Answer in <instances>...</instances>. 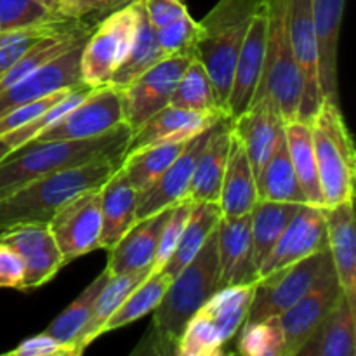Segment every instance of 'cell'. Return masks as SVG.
Masks as SVG:
<instances>
[{
    "mask_svg": "<svg viewBox=\"0 0 356 356\" xmlns=\"http://www.w3.org/2000/svg\"><path fill=\"white\" fill-rule=\"evenodd\" d=\"M132 129L125 122L86 139L28 143L0 160V198L23 184L99 159H124Z\"/></svg>",
    "mask_w": 356,
    "mask_h": 356,
    "instance_id": "6da1fadb",
    "label": "cell"
},
{
    "mask_svg": "<svg viewBox=\"0 0 356 356\" xmlns=\"http://www.w3.org/2000/svg\"><path fill=\"white\" fill-rule=\"evenodd\" d=\"M218 232L214 229L197 256L172 278L162 301L152 312V332L143 341L148 353L176 355L184 327L218 291Z\"/></svg>",
    "mask_w": 356,
    "mask_h": 356,
    "instance_id": "7a4b0ae2",
    "label": "cell"
},
{
    "mask_svg": "<svg viewBox=\"0 0 356 356\" xmlns=\"http://www.w3.org/2000/svg\"><path fill=\"white\" fill-rule=\"evenodd\" d=\"M124 159H99L72 169L37 177L0 198V233L24 222H47L65 202L99 188Z\"/></svg>",
    "mask_w": 356,
    "mask_h": 356,
    "instance_id": "3957f363",
    "label": "cell"
},
{
    "mask_svg": "<svg viewBox=\"0 0 356 356\" xmlns=\"http://www.w3.org/2000/svg\"><path fill=\"white\" fill-rule=\"evenodd\" d=\"M263 0H219L200 24L195 58L211 76L218 108L228 117V97L236 58L252 16Z\"/></svg>",
    "mask_w": 356,
    "mask_h": 356,
    "instance_id": "277c9868",
    "label": "cell"
},
{
    "mask_svg": "<svg viewBox=\"0 0 356 356\" xmlns=\"http://www.w3.org/2000/svg\"><path fill=\"white\" fill-rule=\"evenodd\" d=\"M309 127L325 207L355 200L356 152L339 104L322 101Z\"/></svg>",
    "mask_w": 356,
    "mask_h": 356,
    "instance_id": "5b68a950",
    "label": "cell"
},
{
    "mask_svg": "<svg viewBox=\"0 0 356 356\" xmlns=\"http://www.w3.org/2000/svg\"><path fill=\"white\" fill-rule=\"evenodd\" d=\"M256 284L218 289L186 323L176 355L218 356L225 353L226 344L245 323Z\"/></svg>",
    "mask_w": 356,
    "mask_h": 356,
    "instance_id": "8992f818",
    "label": "cell"
},
{
    "mask_svg": "<svg viewBox=\"0 0 356 356\" xmlns=\"http://www.w3.org/2000/svg\"><path fill=\"white\" fill-rule=\"evenodd\" d=\"M268 10L266 52L256 97L270 94L285 122L299 118L302 79L289 38V0H264Z\"/></svg>",
    "mask_w": 356,
    "mask_h": 356,
    "instance_id": "52a82bcc",
    "label": "cell"
},
{
    "mask_svg": "<svg viewBox=\"0 0 356 356\" xmlns=\"http://www.w3.org/2000/svg\"><path fill=\"white\" fill-rule=\"evenodd\" d=\"M138 28V0L101 17L80 54V80L89 87L106 86L127 58Z\"/></svg>",
    "mask_w": 356,
    "mask_h": 356,
    "instance_id": "ba28073f",
    "label": "cell"
},
{
    "mask_svg": "<svg viewBox=\"0 0 356 356\" xmlns=\"http://www.w3.org/2000/svg\"><path fill=\"white\" fill-rule=\"evenodd\" d=\"M343 298V289L337 280L330 254L327 252L318 277L313 282L309 291L299 301L280 315L284 330V356H298L299 350L318 329L334 306Z\"/></svg>",
    "mask_w": 356,
    "mask_h": 356,
    "instance_id": "9c48e42d",
    "label": "cell"
},
{
    "mask_svg": "<svg viewBox=\"0 0 356 356\" xmlns=\"http://www.w3.org/2000/svg\"><path fill=\"white\" fill-rule=\"evenodd\" d=\"M47 225L65 264L99 249L101 186L70 198Z\"/></svg>",
    "mask_w": 356,
    "mask_h": 356,
    "instance_id": "30bf717a",
    "label": "cell"
},
{
    "mask_svg": "<svg viewBox=\"0 0 356 356\" xmlns=\"http://www.w3.org/2000/svg\"><path fill=\"white\" fill-rule=\"evenodd\" d=\"M193 58L191 54L165 56L127 86L120 87L124 122L132 132L169 104L184 68Z\"/></svg>",
    "mask_w": 356,
    "mask_h": 356,
    "instance_id": "8fae6325",
    "label": "cell"
},
{
    "mask_svg": "<svg viewBox=\"0 0 356 356\" xmlns=\"http://www.w3.org/2000/svg\"><path fill=\"white\" fill-rule=\"evenodd\" d=\"M124 122L122 92L118 87H92L86 97L68 111L61 120L37 136L30 143L63 141V139H86L111 131Z\"/></svg>",
    "mask_w": 356,
    "mask_h": 356,
    "instance_id": "7c38bea8",
    "label": "cell"
},
{
    "mask_svg": "<svg viewBox=\"0 0 356 356\" xmlns=\"http://www.w3.org/2000/svg\"><path fill=\"white\" fill-rule=\"evenodd\" d=\"M329 249L312 254L298 263L261 277L256 284L252 305L245 322L280 316L302 298L318 277Z\"/></svg>",
    "mask_w": 356,
    "mask_h": 356,
    "instance_id": "4fadbf2b",
    "label": "cell"
},
{
    "mask_svg": "<svg viewBox=\"0 0 356 356\" xmlns=\"http://www.w3.org/2000/svg\"><path fill=\"white\" fill-rule=\"evenodd\" d=\"M287 24L292 54L302 79L299 120L309 122V118L322 104L318 83V49H316L312 0H289Z\"/></svg>",
    "mask_w": 356,
    "mask_h": 356,
    "instance_id": "5bb4252c",
    "label": "cell"
},
{
    "mask_svg": "<svg viewBox=\"0 0 356 356\" xmlns=\"http://www.w3.org/2000/svg\"><path fill=\"white\" fill-rule=\"evenodd\" d=\"M325 249H329V238L323 207L302 204L257 271V280Z\"/></svg>",
    "mask_w": 356,
    "mask_h": 356,
    "instance_id": "9a60e30c",
    "label": "cell"
},
{
    "mask_svg": "<svg viewBox=\"0 0 356 356\" xmlns=\"http://www.w3.org/2000/svg\"><path fill=\"white\" fill-rule=\"evenodd\" d=\"M0 242L9 243L23 257V291L42 287L65 266L47 222H24L13 226L0 233Z\"/></svg>",
    "mask_w": 356,
    "mask_h": 356,
    "instance_id": "2e32d148",
    "label": "cell"
},
{
    "mask_svg": "<svg viewBox=\"0 0 356 356\" xmlns=\"http://www.w3.org/2000/svg\"><path fill=\"white\" fill-rule=\"evenodd\" d=\"M266 28L268 10L266 2H261L259 9L252 16L243 44L236 58L235 73H233L232 90L228 97V117L236 118L249 110L256 97L266 52Z\"/></svg>",
    "mask_w": 356,
    "mask_h": 356,
    "instance_id": "e0dca14e",
    "label": "cell"
},
{
    "mask_svg": "<svg viewBox=\"0 0 356 356\" xmlns=\"http://www.w3.org/2000/svg\"><path fill=\"white\" fill-rule=\"evenodd\" d=\"M86 40L73 45L52 61L45 63L23 80L0 92V117L13 108L26 104L30 101L44 97L56 90L79 86L80 80V54Z\"/></svg>",
    "mask_w": 356,
    "mask_h": 356,
    "instance_id": "ac0fdd59",
    "label": "cell"
},
{
    "mask_svg": "<svg viewBox=\"0 0 356 356\" xmlns=\"http://www.w3.org/2000/svg\"><path fill=\"white\" fill-rule=\"evenodd\" d=\"M233 120V136L245 148L254 176L261 172L263 165L273 153L278 136L284 132L285 120L280 108L270 94L254 97L249 110Z\"/></svg>",
    "mask_w": 356,
    "mask_h": 356,
    "instance_id": "d6986e66",
    "label": "cell"
},
{
    "mask_svg": "<svg viewBox=\"0 0 356 356\" xmlns=\"http://www.w3.org/2000/svg\"><path fill=\"white\" fill-rule=\"evenodd\" d=\"M216 232L219 261L218 289L256 284L257 270L254 264L250 212L236 218L221 216Z\"/></svg>",
    "mask_w": 356,
    "mask_h": 356,
    "instance_id": "ffe728a7",
    "label": "cell"
},
{
    "mask_svg": "<svg viewBox=\"0 0 356 356\" xmlns=\"http://www.w3.org/2000/svg\"><path fill=\"white\" fill-rule=\"evenodd\" d=\"M211 129L191 138L183 148V152L177 155V159L167 167L165 172L141 195L138 209H136V221L149 218V216L156 214L163 209L174 207L181 200L188 198L195 163H197L200 152L204 149Z\"/></svg>",
    "mask_w": 356,
    "mask_h": 356,
    "instance_id": "44dd1931",
    "label": "cell"
},
{
    "mask_svg": "<svg viewBox=\"0 0 356 356\" xmlns=\"http://www.w3.org/2000/svg\"><path fill=\"white\" fill-rule=\"evenodd\" d=\"M225 117L226 115L219 111L218 113H198V111L183 110V108L167 104L132 132L125 155L159 145V143L188 141L200 132L211 129Z\"/></svg>",
    "mask_w": 356,
    "mask_h": 356,
    "instance_id": "7402d4cb",
    "label": "cell"
},
{
    "mask_svg": "<svg viewBox=\"0 0 356 356\" xmlns=\"http://www.w3.org/2000/svg\"><path fill=\"white\" fill-rule=\"evenodd\" d=\"M346 0H312L318 49V83L322 101L339 104L337 89V47Z\"/></svg>",
    "mask_w": 356,
    "mask_h": 356,
    "instance_id": "603a6c76",
    "label": "cell"
},
{
    "mask_svg": "<svg viewBox=\"0 0 356 356\" xmlns=\"http://www.w3.org/2000/svg\"><path fill=\"white\" fill-rule=\"evenodd\" d=\"M172 207L163 209L149 218L136 221L134 226L108 250V264L104 270L113 275L152 270L160 233Z\"/></svg>",
    "mask_w": 356,
    "mask_h": 356,
    "instance_id": "cb8c5ba5",
    "label": "cell"
},
{
    "mask_svg": "<svg viewBox=\"0 0 356 356\" xmlns=\"http://www.w3.org/2000/svg\"><path fill=\"white\" fill-rule=\"evenodd\" d=\"M355 200L323 207L327 222L329 254L339 280L343 296L356 306V226Z\"/></svg>",
    "mask_w": 356,
    "mask_h": 356,
    "instance_id": "d4e9b609",
    "label": "cell"
},
{
    "mask_svg": "<svg viewBox=\"0 0 356 356\" xmlns=\"http://www.w3.org/2000/svg\"><path fill=\"white\" fill-rule=\"evenodd\" d=\"M232 125L233 120L229 117L221 118L218 124L212 125L204 149L195 163L188 200L212 202V204L219 202L229 146H232Z\"/></svg>",
    "mask_w": 356,
    "mask_h": 356,
    "instance_id": "484cf974",
    "label": "cell"
},
{
    "mask_svg": "<svg viewBox=\"0 0 356 356\" xmlns=\"http://www.w3.org/2000/svg\"><path fill=\"white\" fill-rule=\"evenodd\" d=\"M139 198V191L118 167L101 186L99 249L110 250L134 226Z\"/></svg>",
    "mask_w": 356,
    "mask_h": 356,
    "instance_id": "4316f807",
    "label": "cell"
},
{
    "mask_svg": "<svg viewBox=\"0 0 356 356\" xmlns=\"http://www.w3.org/2000/svg\"><path fill=\"white\" fill-rule=\"evenodd\" d=\"M218 204L221 209V216H226V218L249 214L257 204L256 176L252 172L245 148L235 136H232V146H229Z\"/></svg>",
    "mask_w": 356,
    "mask_h": 356,
    "instance_id": "83f0119b",
    "label": "cell"
},
{
    "mask_svg": "<svg viewBox=\"0 0 356 356\" xmlns=\"http://www.w3.org/2000/svg\"><path fill=\"white\" fill-rule=\"evenodd\" d=\"M356 355V306L341 298L332 312L323 318L298 356H355Z\"/></svg>",
    "mask_w": 356,
    "mask_h": 356,
    "instance_id": "f1b7e54d",
    "label": "cell"
},
{
    "mask_svg": "<svg viewBox=\"0 0 356 356\" xmlns=\"http://www.w3.org/2000/svg\"><path fill=\"white\" fill-rule=\"evenodd\" d=\"M149 273H152V270H139L124 275H113V277L108 278V282L103 285V289L97 294L96 301H94L92 312H90L86 327H83L80 336L73 343V356L82 355L87 346H90L97 337L103 336V327L108 322V318L117 312V308L124 302V299Z\"/></svg>",
    "mask_w": 356,
    "mask_h": 356,
    "instance_id": "f546056e",
    "label": "cell"
},
{
    "mask_svg": "<svg viewBox=\"0 0 356 356\" xmlns=\"http://www.w3.org/2000/svg\"><path fill=\"white\" fill-rule=\"evenodd\" d=\"M257 200L270 202H291V204H306L305 193L301 190L291 155H289L287 139L284 132L278 136L273 153L261 172L256 177Z\"/></svg>",
    "mask_w": 356,
    "mask_h": 356,
    "instance_id": "4dcf8cb0",
    "label": "cell"
},
{
    "mask_svg": "<svg viewBox=\"0 0 356 356\" xmlns=\"http://www.w3.org/2000/svg\"><path fill=\"white\" fill-rule=\"evenodd\" d=\"M285 139H287L289 155H291L296 176L305 193L306 204L325 207L309 122L299 120V118L285 122Z\"/></svg>",
    "mask_w": 356,
    "mask_h": 356,
    "instance_id": "1f68e13d",
    "label": "cell"
},
{
    "mask_svg": "<svg viewBox=\"0 0 356 356\" xmlns=\"http://www.w3.org/2000/svg\"><path fill=\"white\" fill-rule=\"evenodd\" d=\"M302 204L291 202L257 200L250 212V232H252V252L256 270L263 266L266 257L277 245L278 238L287 228L291 219Z\"/></svg>",
    "mask_w": 356,
    "mask_h": 356,
    "instance_id": "d6a6232c",
    "label": "cell"
},
{
    "mask_svg": "<svg viewBox=\"0 0 356 356\" xmlns=\"http://www.w3.org/2000/svg\"><path fill=\"white\" fill-rule=\"evenodd\" d=\"M219 218H221L219 204H212V202H193L191 204L190 218H188L186 225H184L179 243H177L176 250L172 252L170 259L167 261L165 266L160 271H165L172 278L176 277L197 256V252L202 249L205 240L209 238V235L218 226Z\"/></svg>",
    "mask_w": 356,
    "mask_h": 356,
    "instance_id": "836d02e7",
    "label": "cell"
},
{
    "mask_svg": "<svg viewBox=\"0 0 356 356\" xmlns=\"http://www.w3.org/2000/svg\"><path fill=\"white\" fill-rule=\"evenodd\" d=\"M163 58H165V54L156 42L155 28L149 23L145 3H143V0H138V28H136L134 40L129 49L127 58L113 73L110 83L120 89Z\"/></svg>",
    "mask_w": 356,
    "mask_h": 356,
    "instance_id": "e575fe53",
    "label": "cell"
},
{
    "mask_svg": "<svg viewBox=\"0 0 356 356\" xmlns=\"http://www.w3.org/2000/svg\"><path fill=\"white\" fill-rule=\"evenodd\" d=\"M188 141L159 143V145L148 146V148L124 156L120 167L132 186L139 191V195L145 193L165 172L167 167L177 159Z\"/></svg>",
    "mask_w": 356,
    "mask_h": 356,
    "instance_id": "d590c367",
    "label": "cell"
},
{
    "mask_svg": "<svg viewBox=\"0 0 356 356\" xmlns=\"http://www.w3.org/2000/svg\"><path fill=\"white\" fill-rule=\"evenodd\" d=\"M170 282H172V277L167 275L165 271H152L124 299V302L118 306L117 312L108 318V322L103 327V334L122 329V327L129 325V323L136 322V320L143 318L145 315L152 313L156 308V305L162 301Z\"/></svg>",
    "mask_w": 356,
    "mask_h": 356,
    "instance_id": "8d00e7d4",
    "label": "cell"
},
{
    "mask_svg": "<svg viewBox=\"0 0 356 356\" xmlns=\"http://www.w3.org/2000/svg\"><path fill=\"white\" fill-rule=\"evenodd\" d=\"M169 104L198 113H222L216 103L211 76L197 58L191 59L190 65L184 68Z\"/></svg>",
    "mask_w": 356,
    "mask_h": 356,
    "instance_id": "74e56055",
    "label": "cell"
},
{
    "mask_svg": "<svg viewBox=\"0 0 356 356\" xmlns=\"http://www.w3.org/2000/svg\"><path fill=\"white\" fill-rule=\"evenodd\" d=\"M110 273L106 270L101 271L89 285L82 291V294L58 316L51 322V325L45 329V332L49 336L56 337L59 343L66 344V346L72 348L73 351V343L76 341V337L80 336V332L86 327L87 320H89L90 312H92L94 301H96L97 294L103 289V285L106 284Z\"/></svg>",
    "mask_w": 356,
    "mask_h": 356,
    "instance_id": "f35d334b",
    "label": "cell"
},
{
    "mask_svg": "<svg viewBox=\"0 0 356 356\" xmlns=\"http://www.w3.org/2000/svg\"><path fill=\"white\" fill-rule=\"evenodd\" d=\"M236 350L243 356H284L280 316L243 323L238 330Z\"/></svg>",
    "mask_w": 356,
    "mask_h": 356,
    "instance_id": "ab89813d",
    "label": "cell"
},
{
    "mask_svg": "<svg viewBox=\"0 0 356 356\" xmlns=\"http://www.w3.org/2000/svg\"><path fill=\"white\" fill-rule=\"evenodd\" d=\"M92 89V87L86 86V83H79V86L72 87V89L68 90V92L65 94V97L63 99H59L58 103L52 104L51 108H47V110L44 111V113L38 115L35 120L28 122L26 125H23V127L16 129V131L9 132V134H6L3 138V141L7 143V146L10 148V152H14V149H19L21 146L28 145L30 141H33L35 138H37L40 132H44L45 129H49L51 125H54L56 122L61 120L63 117H65L66 113H68L72 108H75L76 104L80 103V101L83 99V97L89 94V90Z\"/></svg>",
    "mask_w": 356,
    "mask_h": 356,
    "instance_id": "60d3db41",
    "label": "cell"
},
{
    "mask_svg": "<svg viewBox=\"0 0 356 356\" xmlns=\"http://www.w3.org/2000/svg\"><path fill=\"white\" fill-rule=\"evenodd\" d=\"M156 42L165 56L176 54H191L195 56V45H197L198 35H200V24L191 14H184L183 17L176 19L167 26L155 30Z\"/></svg>",
    "mask_w": 356,
    "mask_h": 356,
    "instance_id": "b9f144b4",
    "label": "cell"
},
{
    "mask_svg": "<svg viewBox=\"0 0 356 356\" xmlns=\"http://www.w3.org/2000/svg\"><path fill=\"white\" fill-rule=\"evenodd\" d=\"M191 204H193V202L184 198V200H181L179 204L174 205L172 211H170L169 218H167L165 225H163L162 228V233H160L159 245H156L152 271L162 270V268L165 266L167 261L170 259L174 250H176L181 235H183L184 225H186L188 218H190Z\"/></svg>",
    "mask_w": 356,
    "mask_h": 356,
    "instance_id": "7bdbcfd3",
    "label": "cell"
},
{
    "mask_svg": "<svg viewBox=\"0 0 356 356\" xmlns=\"http://www.w3.org/2000/svg\"><path fill=\"white\" fill-rule=\"evenodd\" d=\"M52 17L40 0H0V31L26 28Z\"/></svg>",
    "mask_w": 356,
    "mask_h": 356,
    "instance_id": "ee69618b",
    "label": "cell"
},
{
    "mask_svg": "<svg viewBox=\"0 0 356 356\" xmlns=\"http://www.w3.org/2000/svg\"><path fill=\"white\" fill-rule=\"evenodd\" d=\"M70 89H72V87L56 90V92L47 94V96L44 97H38V99L30 101V103L26 104H21V106H16L13 108V110L7 111V113H3L2 117H0V138H3V136L9 134V132L16 131V129L23 127L28 122L35 120V118L40 113H44L47 108H51L52 104H56L59 99H63Z\"/></svg>",
    "mask_w": 356,
    "mask_h": 356,
    "instance_id": "f6af8a7d",
    "label": "cell"
},
{
    "mask_svg": "<svg viewBox=\"0 0 356 356\" xmlns=\"http://www.w3.org/2000/svg\"><path fill=\"white\" fill-rule=\"evenodd\" d=\"M6 356H73V351L70 346L59 343L56 337L44 332L21 341Z\"/></svg>",
    "mask_w": 356,
    "mask_h": 356,
    "instance_id": "bcb514c9",
    "label": "cell"
},
{
    "mask_svg": "<svg viewBox=\"0 0 356 356\" xmlns=\"http://www.w3.org/2000/svg\"><path fill=\"white\" fill-rule=\"evenodd\" d=\"M24 261L9 243L0 242V289L23 291Z\"/></svg>",
    "mask_w": 356,
    "mask_h": 356,
    "instance_id": "7dc6e473",
    "label": "cell"
},
{
    "mask_svg": "<svg viewBox=\"0 0 356 356\" xmlns=\"http://www.w3.org/2000/svg\"><path fill=\"white\" fill-rule=\"evenodd\" d=\"M143 3H145L149 23L155 30L174 23L190 13L184 0H143Z\"/></svg>",
    "mask_w": 356,
    "mask_h": 356,
    "instance_id": "c3c4849f",
    "label": "cell"
},
{
    "mask_svg": "<svg viewBox=\"0 0 356 356\" xmlns=\"http://www.w3.org/2000/svg\"><path fill=\"white\" fill-rule=\"evenodd\" d=\"M103 0H59L58 7L52 10L56 19H83L94 16Z\"/></svg>",
    "mask_w": 356,
    "mask_h": 356,
    "instance_id": "681fc988",
    "label": "cell"
},
{
    "mask_svg": "<svg viewBox=\"0 0 356 356\" xmlns=\"http://www.w3.org/2000/svg\"><path fill=\"white\" fill-rule=\"evenodd\" d=\"M45 38H47V37H45ZM40 40H42V38H40ZM35 42H38V40L28 38V40L13 42V44L0 47V76H2L3 73H6L7 70H9L10 66H13L14 63H16L17 59L21 58V56H23L24 52H26L28 49H30L31 45L35 44Z\"/></svg>",
    "mask_w": 356,
    "mask_h": 356,
    "instance_id": "f907efd6",
    "label": "cell"
},
{
    "mask_svg": "<svg viewBox=\"0 0 356 356\" xmlns=\"http://www.w3.org/2000/svg\"><path fill=\"white\" fill-rule=\"evenodd\" d=\"M134 0H103L99 6V9H97V13L94 14V19L99 21L101 17L106 16V14L113 13V10L117 9H122V7L129 6V3H132Z\"/></svg>",
    "mask_w": 356,
    "mask_h": 356,
    "instance_id": "816d5d0a",
    "label": "cell"
},
{
    "mask_svg": "<svg viewBox=\"0 0 356 356\" xmlns=\"http://www.w3.org/2000/svg\"><path fill=\"white\" fill-rule=\"evenodd\" d=\"M9 153H10V148H9V146H7V143L3 141V139H0V160L6 159V156L9 155Z\"/></svg>",
    "mask_w": 356,
    "mask_h": 356,
    "instance_id": "f5cc1de1",
    "label": "cell"
},
{
    "mask_svg": "<svg viewBox=\"0 0 356 356\" xmlns=\"http://www.w3.org/2000/svg\"><path fill=\"white\" fill-rule=\"evenodd\" d=\"M42 3H44L45 7H47L49 10H51V14H52V10L56 9V7H58V3H59V0H40Z\"/></svg>",
    "mask_w": 356,
    "mask_h": 356,
    "instance_id": "db71d44e",
    "label": "cell"
}]
</instances>
